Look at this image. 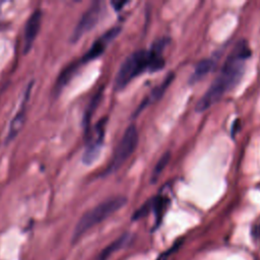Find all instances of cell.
<instances>
[{
  "label": "cell",
  "mask_w": 260,
  "mask_h": 260,
  "mask_svg": "<svg viewBox=\"0 0 260 260\" xmlns=\"http://www.w3.org/2000/svg\"><path fill=\"white\" fill-rule=\"evenodd\" d=\"M138 143V132L136 126L131 124L125 130L122 138L120 139L113 156L109 162V166L106 168L104 175L112 174L118 171L124 162L131 156L133 151L135 150Z\"/></svg>",
  "instance_id": "4"
},
{
  "label": "cell",
  "mask_w": 260,
  "mask_h": 260,
  "mask_svg": "<svg viewBox=\"0 0 260 260\" xmlns=\"http://www.w3.org/2000/svg\"><path fill=\"white\" fill-rule=\"evenodd\" d=\"M167 45L166 39L156 40L149 50H138L129 55L121 64L114 81L115 90H122L130 81L144 72L149 70L155 72L164 68L165 59L162 51Z\"/></svg>",
  "instance_id": "2"
},
{
  "label": "cell",
  "mask_w": 260,
  "mask_h": 260,
  "mask_svg": "<svg viewBox=\"0 0 260 260\" xmlns=\"http://www.w3.org/2000/svg\"><path fill=\"white\" fill-rule=\"evenodd\" d=\"M80 63H81L80 61H74V62H71L70 64H68L65 68H63V70L60 72V74L56 80V84L54 87V90L56 93H59L63 89V87L70 81L72 76L77 71Z\"/></svg>",
  "instance_id": "11"
},
{
  "label": "cell",
  "mask_w": 260,
  "mask_h": 260,
  "mask_svg": "<svg viewBox=\"0 0 260 260\" xmlns=\"http://www.w3.org/2000/svg\"><path fill=\"white\" fill-rule=\"evenodd\" d=\"M250 55L251 50L247 41H239L226 57L218 75L197 103V112L209 109L240 82L245 72V62Z\"/></svg>",
  "instance_id": "1"
},
{
  "label": "cell",
  "mask_w": 260,
  "mask_h": 260,
  "mask_svg": "<svg viewBox=\"0 0 260 260\" xmlns=\"http://www.w3.org/2000/svg\"><path fill=\"white\" fill-rule=\"evenodd\" d=\"M127 203V198L124 196H114L104 200L91 209L87 210L77 221L73 235L72 242L78 241L86 232L101 223L116 211L121 209Z\"/></svg>",
  "instance_id": "3"
},
{
  "label": "cell",
  "mask_w": 260,
  "mask_h": 260,
  "mask_svg": "<svg viewBox=\"0 0 260 260\" xmlns=\"http://www.w3.org/2000/svg\"><path fill=\"white\" fill-rule=\"evenodd\" d=\"M30 92V84L29 86L26 88V93L24 99L22 100V105L20 107V109L18 110L17 114L13 117V119L10 122L9 125V130H8V134H7V141H11L21 130L23 124H24V120H25V108H26V102L28 100V95Z\"/></svg>",
  "instance_id": "9"
},
{
  "label": "cell",
  "mask_w": 260,
  "mask_h": 260,
  "mask_svg": "<svg viewBox=\"0 0 260 260\" xmlns=\"http://www.w3.org/2000/svg\"><path fill=\"white\" fill-rule=\"evenodd\" d=\"M127 2L126 1H112V5L114 6L115 10H120L123 5H125Z\"/></svg>",
  "instance_id": "17"
},
{
  "label": "cell",
  "mask_w": 260,
  "mask_h": 260,
  "mask_svg": "<svg viewBox=\"0 0 260 260\" xmlns=\"http://www.w3.org/2000/svg\"><path fill=\"white\" fill-rule=\"evenodd\" d=\"M215 65V59L214 58H205L199 61L194 69V72L191 76L190 82H196L200 80L202 77H204L207 73H209Z\"/></svg>",
  "instance_id": "12"
},
{
  "label": "cell",
  "mask_w": 260,
  "mask_h": 260,
  "mask_svg": "<svg viewBox=\"0 0 260 260\" xmlns=\"http://www.w3.org/2000/svg\"><path fill=\"white\" fill-rule=\"evenodd\" d=\"M130 237L128 234H124L117 238L115 241H113L110 245H108L99 255V260H107L111 255L122 249L129 241Z\"/></svg>",
  "instance_id": "13"
},
{
  "label": "cell",
  "mask_w": 260,
  "mask_h": 260,
  "mask_svg": "<svg viewBox=\"0 0 260 260\" xmlns=\"http://www.w3.org/2000/svg\"><path fill=\"white\" fill-rule=\"evenodd\" d=\"M106 121H107V118H104L95 126L94 135L90 139V141L82 155V161L84 165L93 164L101 153V150L103 147V142H104V136H105Z\"/></svg>",
  "instance_id": "6"
},
{
  "label": "cell",
  "mask_w": 260,
  "mask_h": 260,
  "mask_svg": "<svg viewBox=\"0 0 260 260\" xmlns=\"http://www.w3.org/2000/svg\"><path fill=\"white\" fill-rule=\"evenodd\" d=\"M170 158H171V153H170L169 151H167V152H165V153L160 156V158L157 160V162H156L155 167L153 168V171H152V173H151V175H150V182H151L152 184L157 181L158 177L161 175L162 171L165 170V168H166L167 165L169 164Z\"/></svg>",
  "instance_id": "15"
},
{
  "label": "cell",
  "mask_w": 260,
  "mask_h": 260,
  "mask_svg": "<svg viewBox=\"0 0 260 260\" xmlns=\"http://www.w3.org/2000/svg\"><path fill=\"white\" fill-rule=\"evenodd\" d=\"M102 9L103 8L101 1H94L88 6V8L81 15L72 32V36L70 38V41L72 43L77 42L83 35L88 32L95 26L101 17Z\"/></svg>",
  "instance_id": "5"
},
{
  "label": "cell",
  "mask_w": 260,
  "mask_h": 260,
  "mask_svg": "<svg viewBox=\"0 0 260 260\" xmlns=\"http://www.w3.org/2000/svg\"><path fill=\"white\" fill-rule=\"evenodd\" d=\"M174 77H175L174 73H173V72H170V73L165 77V79H164L157 86H155V87L152 89V91L150 92V94L141 103V105L138 107V109H137V111L135 112V114L138 115V113H139L141 110H143L146 106H148L149 104L154 103L155 101H157V100L164 94V92L167 90V88L170 86V84L172 83Z\"/></svg>",
  "instance_id": "10"
},
{
  "label": "cell",
  "mask_w": 260,
  "mask_h": 260,
  "mask_svg": "<svg viewBox=\"0 0 260 260\" xmlns=\"http://www.w3.org/2000/svg\"><path fill=\"white\" fill-rule=\"evenodd\" d=\"M42 22V11L36 9L27 18L23 32V53L26 54L31 49L39 34Z\"/></svg>",
  "instance_id": "8"
},
{
  "label": "cell",
  "mask_w": 260,
  "mask_h": 260,
  "mask_svg": "<svg viewBox=\"0 0 260 260\" xmlns=\"http://www.w3.org/2000/svg\"><path fill=\"white\" fill-rule=\"evenodd\" d=\"M120 26H113L110 29H108L103 36H101L99 39L94 41L89 50L83 55L80 62L86 63L99 58L105 52L107 46L120 34Z\"/></svg>",
  "instance_id": "7"
},
{
  "label": "cell",
  "mask_w": 260,
  "mask_h": 260,
  "mask_svg": "<svg viewBox=\"0 0 260 260\" xmlns=\"http://www.w3.org/2000/svg\"><path fill=\"white\" fill-rule=\"evenodd\" d=\"M150 210H152V198L149 199L148 201H146L142 206H140L136 211L135 213L133 214L132 216V219L133 220H137L143 216H145Z\"/></svg>",
  "instance_id": "16"
},
{
  "label": "cell",
  "mask_w": 260,
  "mask_h": 260,
  "mask_svg": "<svg viewBox=\"0 0 260 260\" xmlns=\"http://www.w3.org/2000/svg\"><path fill=\"white\" fill-rule=\"evenodd\" d=\"M103 92H104V89L103 88H100L96 93L91 98L85 112H84V116H83V126H84V129L85 131H88V126L90 124V121H91V118H92V115L93 113L95 112L96 108L99 107L101 101H102V98H103Z\"/></svg>",
  "instance_id": "14"
}]
</instances>
